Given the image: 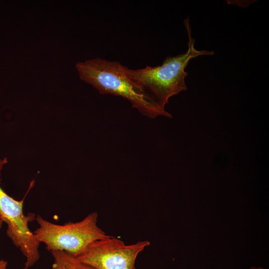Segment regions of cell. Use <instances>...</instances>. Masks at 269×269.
Here are the masks:
<instances>
[{
  "instance_id": "cell-1",
  "label": "cell",
  "mask_w": 269,
  "mask_h": 269,
  "mask_svg": "<svg viewBox=\"0 0 269 269\" xmlns=\"http://www.w3.org/2000/svg\"><path fill=\"white\" fill-rule=\"evenodd\" d=\"M184 24L188 37V49L185 53L167 56L161 65L147 66L138 69L126 68L130 78L141 92L164 110L171 97L187 90L185 79L188 73L185 69L190 60L200 56L214 54L213 51L196 49L188 18L184 19Z\"/></svg>"
},
{
  "instance_id": "cell-6",
  "label": "cell",
  "mask_w": 269,
  "mask_h": 269,
  "mask_svg": "<svg viewBox=\"0 0 269 269\" xmlns=\"http://www.w3.org/2000/svg\"><path fill=\"white\" fill-rule=\"evenodd\" d=\"M51 253L53 258L52 269H95L65 252L54 251Z\"/></svg>"
},
{
  "instance_id": "cell-4",
  "label": "cell",
  "mask_w": 269,
  "mask_h": 269,
  "mask_svg": "<svg viewBox=\"0 0 269 269\" xmlns=\"http://www.w3.org/2000/svg\"><path fill=\"white\" fill-rule=\"evenodd\" d=\"M7 159H0V171ZM23 199L15 200L9 196L0 186V218L7 225L6 234L12 243L26 259L24 269H29L39 260L40 242L28 228V222L33 220L34 214L27 216L23 213Z\"/></svg>"
},
{
  "instance_id": "cell-5",
  "label": "cell",
  "mask_w": 269,
  "mask_h": 269,
  "mask_svg": "<svg viewBox=\"0 0 269 269\" xmlns=\"http://www.w3.org/2000/svg\"><path fill=\"white\" fill-rule=\"evenodd\" d=\"M150 244L145 240L126 245L110 235L92 243L76 258L95 269H135L138 255Z\"/></svg>"
},
{
  "instance_id": "cell-2",
  "label": "cell",
  "mask_w": 269,
  "mask_h": 269,
  "mask_svg": "<svg viewBox=\"0 0 269 269\" xmlns=\"http://www.w3.org/2000/svg\"><path fill=\"white\" fill-rule=\"evenodd\" d=\"M75 67L80 79L92 85L101 94L122 97L140 114L150 119L159 116L172 117L169 113L141 92L128 76L127 67L119 62L95 58L78 62Z\"/></svg>"
},
{
  "instance_id": "cell-9",
  "label": "cell",
  "mask_w": 269,
  "mask_h": 269,
  "mask_svg": "<svg viewBox=\"0 0 269 269\" xmlns=\"http://www.w3.org/2000/svg\"><path fill=\"white\" fill-rule=\"evenodd\" d=\"M3 223V221L1 220V219L0 218V229L1 228Z\"/></svg>"
},
{
  "instance_id": "cell-8",
  "label": "cell",
  "mask_w": 269,
  "mask_h": 269,
  "mask_svg": "<svg viewBox=\"0 0 269 269\" xmlns=\"http://www.w3.org/2000/svg\"><path fill=\"white\" fill-rule=\"evenodd\" d=\"M250 269H264L262 267L256 268V267H252L250 268Z\"/></svg>"
},
{
  "instance_id": "cell-7",
  "label": "cell",
  "mask_w": 269,
  "mask_h": 269,
  "mask_svg": "<svg viewBox=\"0 0 269 269\" xmlns=\"http://www.w3.org/2000/svg\"><path fill=\"white\" fill-rule=\"evenodd\" d=\"M7 262L3 260H0V269H6Z\"/></svg>"
},
{
  "instance_id": "cell-3",
  "label": "cell",
  "mask_w": 269,
  "mask_h": 269,
  "mask_svg": "<svg viewBox=\"0 0 269 269\" xmlns=\"http://www.w3.org/2000/svg\"><path fill=\"white\" fill-rule=\"evenodd\" d=\"M39 227L34 232L36 239L50 252L63 251L77 257L93 242L109 237L97 225L98 213L93 212L80 221L63 225L53 223L38 215Z\"/></svg>"
}]
</instances>
